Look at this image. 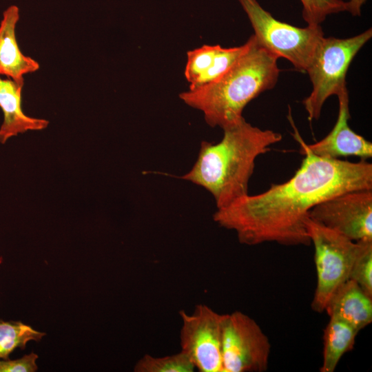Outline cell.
I'll return each instance as SVG.
<instances>
[{
    "instance_id": "3957f363",
    "label": "cell",
    "mask_w": 372,
    "mask_h": 372,
    "mask_svg": "<svg viewBox=\"0 0 372 372\" xmlns=\"http://www.w3.org/2000/svg\"><path fill=\"white\" fill-rule=\"evenodd\" d=\"M246 43L244 52L222 75L179 95L186 105L200 111L212 127L223 129L241 121L246 105L277 83L279 58L254 34Z\"/></svg>"
},
{
    "instance_id": "6da1fadb",
    "label": "cell",
    "mask_w": 372,
    "mask_h": 372,
    "mask_svg": "<svg viewBox=\"0 0 372 372\" xmlns=\"http://www.w3.org/2000/svg\"><path fill=\"white\" fill-rule=\"evenodd\" d=\"M294 131L304 158L293 176L260 194L242 196L213 214L214 222L234 231L241 244L309 245L305 220L314 206L349 191L372 189L371 163L319 156L295 127Z\"/></svg>"
},
{
    "instance_id": "5b68a950",
    "label": "cell",
    "mask_w": 372,
    "mask_h": 372,
    "mask_svg": "<svg viewBox=\"0 0 372 372\" xmlns=\"http://www.w3.org/2000/svg\"><path fill=\"white\" fill-rule=\"evenodd\" d=\"M246 12L256 40L278 58L306 72L324 38L320 25L298 28L275 19L257 0H238Z\"/></svg>"
},
{
    "instance_id": "30bf717a",
    "label": "cell",
    "mask_w": 372,
    "mask_h": 372,
    "mask_svg": "<svg viewBox=\"0 0 372 372\" xmlns=\"http://www.w3.org/2000/svg\"><path fill=\"white\" fill-rule=\"evenodd\" d=\"M339 111L336 123L331 131L322 139L307 144L315 154L327 158L357 156L361 160L372 157V143L355 133L349 125L350 118L348 90L337 96Z\"/></svg>"
},
{
    "instance_id": "8fae6325",
    "label": "cell",
    "mask_w": 372,
    "mask_h": 372,
    "mask_svg": "<svg viewBox=\"0 0 372 372\" xmlns=\"http://www.w3.org/2000/svg\"><path fill=\"white\" fill-rule=\"evenodd\" d=\"M19 19V9L16 6L8 8L3 13L0 24V76L5 75L23 85V75L37 71L40 66L19 49L15 34Z\"/></svg>"
},
{
    "instance_id": "7402d4cb",
    "label": "cell",
    "mask_w": 372,
    "mask_h": 372,
    "mask_svg": "<svg viewBox=\"0 0 372 372\" xmlns=\"http://www.w3.org/2000/svg\"><path fill=\"white\" fill-rule=\"evenodd\" d=\"M366 1V0H349L347 1V11L349 12L353 16H360L361 8Z\"/></svg>"
},
{
    "instance_id": "5bb4252c",
    "label": "cell",
    "mask_w": 372,
    "mask_h": 372,
    "mask_svg": "<svg viewBox=\"0 0 372 372\" xmlns=\"http://www.w3.org/2000/svg\"><path fill=\"white\" fill-rule=\"evenodd\" d=\"M359 331L344 321L329 317L323 335L320 372H333L343 355L353 349Z\"/></svg>"
},
{
    "instance_id": "ac0fdd59",
    "label": "cell",
    "mask_w": 372,
    "mask_h": 372,
    "mask_svg": "<svg viewBox=\"0 0 372 372\" xmlns=\"http://www.w3.org/2000/svg\"><path fill=\"white\" fill-rule=\"evenodd\" d=\"M359 242V249L352 264L349 279L355 282L372 297V241Z\"/></svg>"
},
{
    "instance_id": "d6986e66",
    "label": "cell",
    "mask_w": 372,
    "mask_h": 372,
    "mask_svg": "<svg viewBox=\"0 0 372 372\" xmlns=\"http://www.w3.org/2000/svg\"><path fill=\"white\" fill-rule=\"evenodd\" d=\"M302 5V16L307 25H320L330 14L347 11L344 0H300Z\"/></svg>"
},
{
    "instance_id": "2e32d148",
    "label": "cell",
    "mask_w": 372,
    "mask_h": 372,
    "mask_svg": "<svg viewBox=\"0 0 372 372\" xmlns=\"http://www.w3.org/2000/svg\"><path fill=\"white\" fill-rule=\"evenodd\" d=\"M195 366L183 351L163 357L144 355L136 363L135 372H193Z\"/></svg>"
},
{
    "instance_id": "9c48e42d",
    "label": "cell",
    "mask_w": 372,
    "mask_h": 372,
    "mask_svg": "<svg viewBox=\"0 0 372 372\" xmlns=\"http://www.w3.org/2000/svg\"><path fill=\"white\" fill-rule=\"evenodd\" d=\"M308 216L353 241H372V189L327 199L314 206Z\"/></svg>"
},
{
    "instance_id": "8992f818",
    "label": "cell",
    "mask_w": 372,
    "mask_h": 372,
    "mask_svg": "<svg viewBox=\"0 0 372 372\" xmlns=\"http://www.w3.org/2000/svg\"><path fill=\"white\" fill-rule=\"evenodd\" d=\"M305 225L311 243L314 247L317 275L311 308L316 312L322 313L334 292L349 280L360 242L353 241L309 216Z\"/></svg>"
},
{
    "instance_id": "4fadbf2b",
    "label": "cell",
    "mask_w": 372,
    "mask_h": 372,
    "mask_svg": "<svg viewBox=\"0 0 372 372\" xmlns=\"http://www.w3.org/2000/svg\"><path fill=\"white\" fill-rule=\"evenodd\" d=\"M23 85L9 78L3 79L0 77V108L3 114L0 127V142L3 144L19 134L42 130L49 124L45 119L28 116L23 112Z\"/></svg>"
},
{
    "instance_id": "44dd1931",
    "label": "cell",
    "mask_w": 372,
    "mask_h": 372,
    "mask_svg": "<svg viewBox=\"0 0 372 372\" xmlns=\"http://www.w3.org/2000/svg\"><path fill=\"white\" fill-rule=\"evenodd\" d=\"M39 356L30 353L17 360H0V372H34L38 369Z\"/></svg>"
},
{
    "instance_id": "9a60e30c",
    "label": "cell",
    "mask_w": 372,
    "mask_h": 372,
    "mask_svg": "<svg viewBox=\"0 0 372 372\" xmlns=\"http://www.w3.org/2000/svg\"><path fill=\"white\" fill-rule=\"evenodd\" d=\"M45 335L21 321L0 319V360L9 359L15 349H25L29 342H40Z\"/></svg>"
},
{
    "instance_id": "ba28073f",
    "label": "cell",
    "mask_w": 372,
    "mask_h": 372,
    "mask_svg": "<svg viewBox=\"0 0 372 372\" xmlns=\"http://www.w3.org/2000/svg\"><path fill=\"white\" fill-rule=\"evenodd\" d=\"M180 351L188 355L200 372H223L222 325L223 315L205 304L192 313L181 310Z\"/></svg>"
},
{
    "instance_id": "ffe728a7",
    "label": "cell",
    "mask_w": 372,
    "mask_h": 372,
    "mask_svg": "<svg viewBox=\"0 0 372 372\" xmlns=\"http://www.w3.org/2000/svg\"><path fill=\"white\" fill-rule=\"evenodd\" d=\"M246 48L247 43L238 47L223 48L220 46L211 67L197 81L194 87L189 89H193L208 83L219 77L234 64L244 52Z\"/></svg>"
},
{
    "instance_id": "277c9868",
    "label": "cell",
    "mask_w": 372,
    "mask_h": 372,
    "mask_svg": "<svg viewBox=\"0 0 372 372\" xmlns=\"http://www.w3.org/2000/svg\"><path fill=\"white\" fill-rule=\"evenodd\" d=\"M371 37V28L347 39L324 37L306 70L312 90L302 104L309 121L319 118L322 106L329 96L347 90L346 75L349 67Z\"/></svg>"
},
{
    "instance_id": "e0dca14e",
    "label": "cell",
    "mask_w": 372,
    "mask_h": 372,
    "mask_svg": "<svg viewBox=\"0 0 372 372\" xmlns=\"http://www.w3.org/2000/svg\"><path fill=\"white\" fill-rule=\"evenodd\" d=\"M220 47V45H203L187 52L184 74L189 83V88L194 87L211 67Z\"/></svg>"
},
{
    "instance_id": "7c38bea8",
    "label": "cell",
    "mask_w": 372,
    "mask_h": 372,
    "mask_svg": "<svg viewBox=\"0 0 372 372\" xmlns=\"http://www.w3.org/2000/svg\"><path fill=\"white\" fill-rule=\"evenodd\" d=\"M324 311L360 331L372 322V297L349 279L332 295Z\"/></svg>"
},
{
    "instance_id": "7a4b0ae2",
    "label": "cell",
    "mask_w": 372,
    "mask_h": 372,
    "mask_svg": "<svg viewBox=\"0 0 372 372\" xmlns=\"http://www.w3.org/2000/svg\"><path fill=\"white\" fill-rule=\"evenodd\" d=\"M223 130L219 142H201L196 162L180 176L209 192L217 209L249 194L256 158L282 138L278 132L252 125L245 118Z\"/></svg>"
},
{
    "instance_id": "52a82bcc",
    "label": "cell",
    "mask_w": 372,
    "mask_h": 372,
    "mask_svg": "<svg viewBox=\"0 0 372 372\" xmlns=\"http://www.w3.org/2000/svg\"><path fill=\"white\" fill-rule=\"evenodd\" d=\"M271 343L260 325L236 311L223 315V372H264L268 368Z\"/></svg>"
}]
</instances>
